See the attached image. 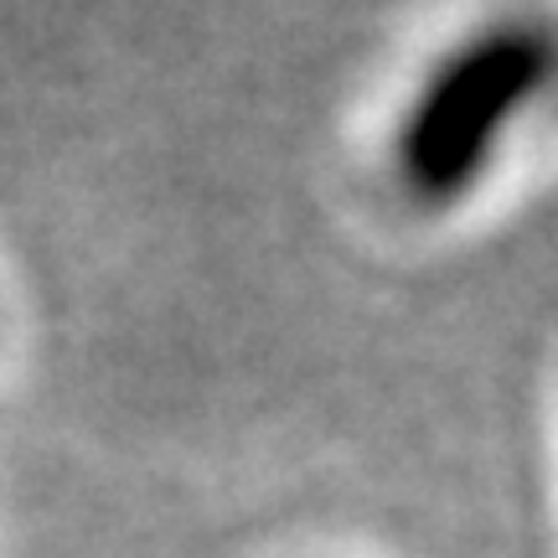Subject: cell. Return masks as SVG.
I'll return each instance as SVG.
<instances>
[{
	"label": "cell",
	"mask_w": 558,
	"mask_h": 558,
	"mask_svg": "<svg viewBox=\"0 0 558 558\" xmlns=\"http://www.w3.org/2000/svg\"><path fill=\"white\" fill-rule=\"evenodd\" d=\"M558 78V37L538 16L481 26L414 94L393 135V171L424 207H450L492 166L507 124H518Z\"/></svg>",
	"instance_id": "6da1fadb"
}]
</instances>
